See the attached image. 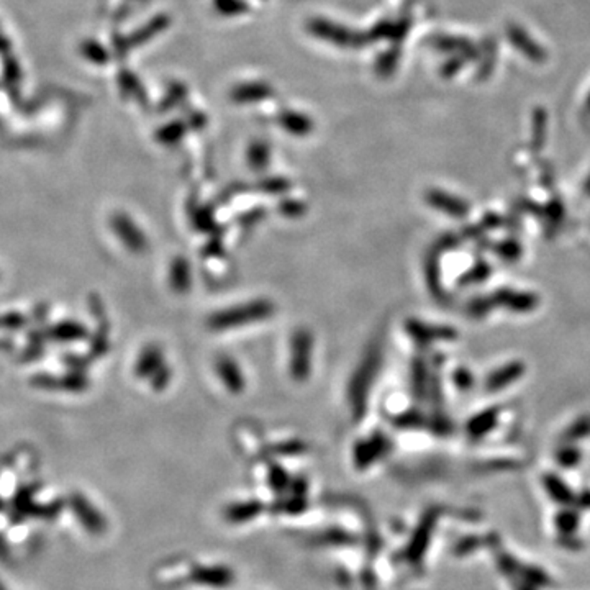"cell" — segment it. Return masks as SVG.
Returning a JSON list of instances; mask_svg holds the SVG:
<instances>
[{
	"mask_svg": "<svg viewBox=\"0 0 590 590\" xmlns=\"http://www.w3.org/2000/svg\"><path fill=\"white\" fill-rule=\"evenodd\" d=\"M273 312V305L268 302H254L250 305H241L230 308V310L221 312L218 315L212 318V327L223 330L235 327V325H243L248 322L261 320L264 317H269Z\"/></svg>",
	"mask_w": 590,
	"mask_h": 590,
	"instance_id": "obj_1",
	"label": "cell"
},
{
	"mask_svg": "<svg viewBox=\"0 0 590 590\" xmlns=\"http://www.w3.org/2000/svg\"><path fill=\"white\" fill-rule=\"evenodd\" d=\"M523 374H525L523 362H520V361L508 362V364L499 367V369H495L494 372H490L485 381V389L489 392L502 391V389L508 387L510 384L517 382Z\"/></svg>",
	"mask_w": 590,
	"mask_h": 590,
	"instance_id": "obj_2",
	"label": "cell"
},
{
	"mask_svg": "<svg viewBox=\"0 0 590 590\" xmlns=\"http://www.w3.org/2000/svg\"><path fill=\"white\" fill-rule=\"evenodd\" d=\"M310 349H312V339L308 333L300 332L297 333L294 338V358H292V371H294L295 377H305L310 367Z\"/></svg>",
	"mask_w": 590,
	"mask_h": 590,
	"instance_id": "obj_3",
	"label": "cell"
},
{
	"mask_svg": "<svg viewBox=\"0 0 590 590\" xmlns=\"http://www.w3.org/2000/svg\"><path fill=\"white\" fill-rule=\"evenodd\" d=\"M492 302L499 305H505L507 308L515 312H528L537 307L538 300L533 294L528 292H512V290H500L497 292Z\"/></svg>",
	"mask_w": 590,
	"mask_h": 590,
	"instance_id": "obj_4",
	"label": "cell"
},
{
	"mask_svg": "<svg viewBox=\"0 0 590 590\" xmlns=\"http://www.w3.org/2000/svg\"><path fill=\"white\" fill-rule=\"evenodd\" d=\"M428 202L433 207L440 209L441 212L449 214L453 216H464L469 212V205L461 199H456L454 196H449L445 192L433 191L428 194Z\"/></svg>",
	"mask_w": 590,
	"mask_h": 590,
	"instance_id": "obj_5",
	"label": "cell"
},
{
	"mask_svg": "<svg viewBox=\"0 0 590 590\" xmlns=\"http://www.w3.org/2000/svg\"><path fill=\"white\" fill-rule=\"evenodd\" d=\"M508 36H510V41L513 45H515L523 54H527L530 59H533V61H543V48L537 45L523 30H520L518 26H512V28L508 30Z\"/></svg>",
	"mask_w": 590,
	"mask_h": 590,
	"instance_id": "obj_6",
	"label": "cell"
},
{
	"mask_svg": "<svg viewBox=\"0 0 590 590\" xmlns=\"http://www.w3.org/2000/svg\"><path fill=\"white\" fill-rule=\"evenodd\" d=\"M497 418H499V410L497 409H489V410L480 411L479 415H475L474 418H470L469 421V425H468L469 435L474 438H480V436L487 435V433L495 426Z\"/></svg>",
	"mask_w": 590,
	"mask_h": 590,
	"instance_id": "obj_7",
	"label": "cell"
},
{
	"mask_svg": "<svg viewBox=\"0 0 590 590\" xmlns=\"http://www.w3.org/2000/svg\"><path fill=\"white\" fill-rule=\"evenodd\" d=\"M218 372L231 391H240L243 387V377L240 374V371H238V367L233 364L230 359L218 361Z\"/></svg>",
	"mask_w": 590,
	"mask_h": 590,
	"instance_id": "obj_8",
	"label": "cell"
},
{
	"mask_svg": "<svg viewBox=\"0 0 590 590\" xmlns=\"http://www.w3.org/2000/svg\"><path fill=\"white\" fill-rule=\"evenodd\" d=\"M410 332L413 333L418 339H430L431 337H433V339L454 337V332H451V330L435 328V327H433V330H431V327H425V325H421V323H416L415 327H411Z\"/></svg>",
	"mask_w": 590,
	"mask_h": 590,
	"instance_id": "obj_9",
	"label": "cell"
},
{
	"mask_svg": "<svg viewBox=\"0 0 590 590\" xmlns=\"http://www.w3.org/2000/svg\"><path fill=\"white\" fill-rule=\"evenodd\" d=\"M189 268L187 263L182 261V259H177L174 266H172V285L176 287V290H187L189 284H191V278H189Z\"/></svg>",
	"mask_w": 590,
	"mask_h": 590,
	"instance_id": "obj_10",
	"label": "cell"
},
{
	"mask_svg": "<svg viewBox=\"0 0 590 590\" xmlns=\"http://www.w3.org/2000/svg\"><path fill=\"white\" fill-rule=\"evenodd\" d=\"M590 435V415L579 416L566 431V440H581L584 436Z\"/></svg>",
	"mask_w": 590,
	"mask_h": 590,
	"instance_id": "obj_11",
	"label": "cell"
},
{
	"mask_svg": "<svg viewBox=\"0 0 590 590\" xmlns=\"http://www.w3.org/2000/svg\"><path fill=\"white\" fill-rule=\"evenodd\" d=\"M454 379H456V386L461 387V389L470 387V386H473V381H474V377L470 376V372L465 371V369H459L456 374H454Z\"/></svg>",
	"mask_w": 590,
	"mask_h": 590,
	"instance_id": "obj_12",
	"label": "cell"
},
{
	"mask_svg": "<svg viewBox=\"0 0 590 590\" xmlns=\"http://www.w3.org/2000/svg\"><path fill=\"white\" fill-rule=\"evenodd\" d=\"M584 194H586L587 197H590V174L586 179V182H584Z\"/></svg>",
	"mask_w": 590,
	"mask_h": 590,
	"instance_id": "obj_13",
	"label": "cell"
}]
</instances>
